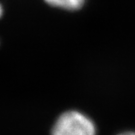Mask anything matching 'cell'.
<instances>
[{
	"mask_svg": "<svg viewBox=\"0 0 135 135\" xmlns=\"http://www.w3.org/2000/svg\"><path fill=\"white\" fill-rule=\"evenodd\" d=\"M2 14H3V6L0 3V17L2 16Z\"/></svg>",
	"mask_w": 135,
	"mask_h": 135,
	"instance_id": "cell-4",
	"label": "cell"
},
{
	"mask_svg": "<svg viewBox=\"0 0 135 135\" xmlns=\"http://www.w3.org/2000/svg\"><path fill=\"white\" fill-rule=\"evenodd\" d=\"M52 135H96L93 121L79 111H67L59 116Z\"/></svg>",
	"mask_w": 135,
	"mask_h": 135,
	"instance_id": "cell-1",
	"label": "cell"
},
{
	"mask_svg": "<svg viewBox=\"0 0 135 135\" xmlns=\"http://www.w3.org/2000/svg\"><path fill=\"white\" fill-rule=\"evenodd\" d=\"M119 135H135V132H124V133H121Z\"/></svg>",
	"mask_w": 135,
	"mask_h": 135,
	"instance_id": "cell-3",
	"label": "cell"
},
{
	"mask_svg": "<svg viewBox=\"0 0 135 135\" xmlns=\"http://www.w3.org/2000/svg\"><path fill=\"white\" fill-rule=\"evenodd\" d=\"M47 5L64 11H78L86 3L87 0H43Z\"/></svg>",
	"mask_w": 135,
	"mask_h": 135,
	"instance_id": "cell-2",
	"label": "cell"
}]
</instances>
